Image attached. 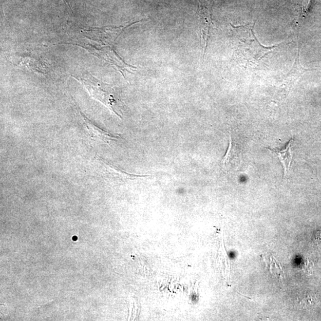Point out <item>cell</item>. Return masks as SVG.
Listing matches in <instances>:
<instances>
[{"instance_id": "6da1fadb", "label": "cell", "mask_w": 321, "mask_h": 321, "mask_svg": "<svg viewBox=\"0 0 321 321\" xmlns=\"http://www.w3.org/2000/svg\"><path fill=\"white\" fill-rule=\"evenodd\" d=\"M141 21L119 26L84 29L75 27L66 33V41L62 44H71L84 48L97 58L111 64L122 74L133 73L137 67L129 65L117 52V41L124 30Z\"/></svg>"}, {"instance_id": "7a4b0ae2", "label": "cell", "mask_w": 321, "mask_h": 321, "mask_svg": "<svg viewBox=\"0 0 321 321\" xmlns=\"http://www.w3.org/2000/svg\"><path fill=\"white\" fill-rule=\"evenodd\" d=\"M232 26L237 53L247 64L256 65L277 47L278 45L266 47L261 44L255 35L254 25Z\"/></svg>"}, {"instance_id": "3957f363", "label": "cell", "mask_w": 321, "mask_h": 321, "mask_svg": "<svg viewBox=\"0 0 321 321\" xmlns=\"http://www.w3.org/2000/svg\"><path fill=\"white\" fill-rule=\"evenodd\" d=\"M73 77L85 86L94 98L104 104L119 118H122L120 115L122 103L110 85L98 80L89 73Z\"/></svg>"}, {"instance_id": "277c9868", "label": "cell", "mask_w": 321, "mask_h": 321, "mask_svg": "<svg viewBox=\"0 0 321 321\" xmlns=\"http://www.w3.org/2000/svg\"><path fill=\"white\" fill-rule=\"evenodd\" d=\"M212 1L199 0L198 13L203 55H205L214 28Z\"/></svg>"}, {"instance_id": "5b68a950", "label": "cell", "mask_w": 321, "mask_h": 321, "mask_svg": "<svg viewBox=\"0 0 321 321\" xmlns=\"http://www.w3.org/2000/svg\"><path fill=\"white\" fill-rule=\"evenodd\" d=\"M305 69L301 66L300 62L299 53H298L295 62L289 72L285 75L277 87V95L280 98L288 97L291 90L293 88L296 82L299 80L301 75L305 72Z\"/></svg>"}, {"instance_id": "8992f818", "label": "cell", "mask_w": 321, "mask_h": 321, "mask_svg": "<svg viewBox=\"0 0 321 321\" xmlns=\"http://www.w3.org/2000/svg\"><path fill=\"white\" fill-rule=\"evenodd\" d=\"M241 158V150L230 137L229 149L222 160V167L228 172L236 171L240 167Z\"/></svg>"}, {"instance_id": "52a82bcc", "label": "cell", "mask_w": 321, "mask_h": 321, "mask_svg": "<svg viewBox=\"0 0 321 321\" xmlns=\"http://www.w3.org/2000/svg\"><path fill=\"white\" fill-rule=\"evenodd\" d=\"M80 112L83 119L85 121L87 130L89 131V134L91 136L92 138L100 140V141L106 143L118 140V138L114 137V136L109 134L108 132L95 125V124L92 123V122H90L88 119H87L86 117L83 115L81 111H80Z\"/></svg>"}, {"instance_id": "ba28073f", "label": "cell", "mask_w": 321, "mask_h": 321, "mask_svg": "<svg viewBox=\"0 0 321 321\" xmlns=\"http://www.w3.org/2000/svg\"><path fill=\"white\" fill-rule=\"evenodd\" d=\"M293 139L289 141L286 148L281 150H271L272 153L276 155L279 161H281L285 169V176H288L290 172L291 163L293 158Z\"/></svg>"}, {"instance_id": "9c48e42d", "label": "cell", "mask_w": 321, "mask_h": 321, "mask_svg": "<svg viewBox=\"0 0 321 321\" xmlns=\"http://www.w3.org/2000/svg\"><path fill=\"white\" fill-rule=\"evenodd\" d=\"M64 2H65L66 3H67L66 0H63Z\"/></svg>"}]
</instances>
